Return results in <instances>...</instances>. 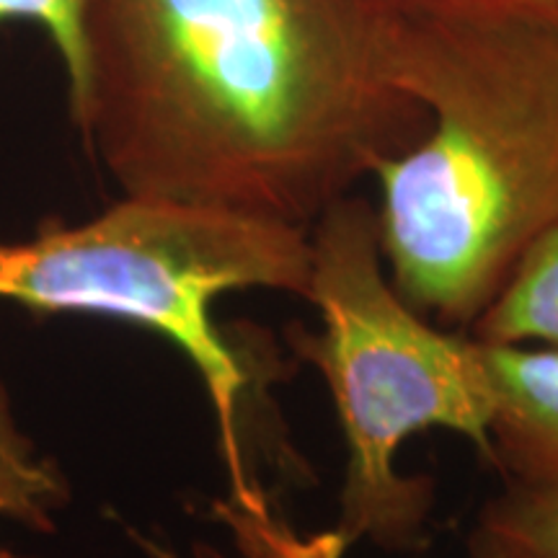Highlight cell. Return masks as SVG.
Returning a JSON list of instances; mask_svg holds the SVG:
<instances>
[{"instance_id":"cell-9","label":"cell","mask_w":558,"mask_h":558,"mask_svg":"<svg viewBox=\"0 0 558 558\" xmlns=\"http://www.w3.org/2000/svg\"><path fill=\"white\" fill-rule=\"evenodd\" d=\"M471 558H558V494L509 484L481 507Z\"/></svg>"},{"instance_id":"cell-6","label":"cell","mask_w":558,"mask_h":558,"mask_svg":"<svg viewBox=\"0 0 558 558\" xmlns=\"http://www.w3.org/2000/svg\"><path fill=\"white\" fill-rule=\"evenodd\" d=\"M471 329L473 339L488 344L558 347V220L522 254Z\"/></svg>"},{"instance_id":"cell-8","label":"cell","mask_w":558,"mask_h":558,"mask_svg":"<svg viewBox=\"0 0 558 558\" xmlns=\"http://www.w3.org/2000/svg\"><path fill=\"white\" fill-rule=\"evenodd\" d=\"M68 497L60 465L41 456L21 432L9 390L0 383V518L32 530H50L54 512L68 505Z\"/></svg>"},{"instance_id":"cell-1","label":"cell","mask_w":558,"mask_h":558,"mask_svg":"<svg viewBox=\"0 0 558 558\" xmlns=\"http://www.w3.org/2000/svg\"><path fill=\"white\" fill-rule=\"evenodd\" d=\"M70 111L124 197L311 230L427 130L396 0H81Z\"/></svg>"},{"instance_id":"cell-7","label":"cell","mask_w":558,"mask_h":558,"mask_svg":"<svg viewBox=\"0 0 558 558\" xmlns=\"http://www.w3.org/2000/svg\"><path fill=\"white\" fill-rule=\"evenodd\" d=\"M218 518L233 533L235 546L243 558H344L347 546L333 530L318 535H300L275 512L259 486L248 484L230 492L228 499L215 505ZM153 558H228L209 546H194L190 556L143 541Z\"/></svg>"},{"instance_id":"cell-10","label":"cell","mask_w":558,"mask_h":558,"mask_svg":"<svg viewBox=\"0 0 558 558\" xmlns=\"http://www.w3.org/2000/svg\"><path fill=\"white\" fill-rule=\"evenodd\" d=\"M81 0H0V24H34L47 32L65 68L68 86L81 70Z\"/></svg>"},{"instance_id":"cell-4","label":"cell","mask_w":558,"mask_h":558,"mask_svg":"<svg viewBox=\"0 0 558 558\" xmlns=\"http://www.w3.org/2000/svg\"><path fill=\"white\" fill-rule=\"evenodd\" d=\"M308 284L311 230L173 199L124 197L81 226L0 241V300L132 320L190 357L218 418L230 488L251 484L239 435L246 373L213 305L235 290L308 298Z\"/></svg>"},{"instance_id":"cell-2","label":"cell","mask_w":558,"mask_h":558,"mask_svg":"<svg viewBox=\"0 0 558 558\" xmlns=\"http://www.w3.org/2000/svg\"><path fill=\"white\" fill-rule=\"evenodd\" d=\"M407 88L427 130L373 177L393 288L473 326L558 220V21L409 11Z\"/></svg>"},{"instance_id":"cell-11","label":"cell","mask_w":558,"mask_h":558,"mask_svg":"<svg viewBox=\"0 0 558 558\" xmlns=\"http://www.w3.org/2000/svg\"><path fill=\"white\" fill-rule=\"evenodd\" d=\"M407 11L424 13H522L558 21V0H396Z\"/></svg>"},{"instance_id":"cell-5","label":"cell","mask_w":558,"mask_h":558,"mask_svg":"<svg viewBox=\"0 0 558 558\" xmlns=\"http://www.w3.org/2000/svg\"><path fill=\"white\" fill-rule=\"evenodd\" d=\"M478 347L494 401L492 463L509 484L558 494V347Z\"/></svg>"},{"instance_id":"cell-3","label":"cell","mask_w":558,"mask_h":558,"mask_svg":"<svg viewBox=\"0 0 558 558\" xmlns=\"http://www.w3.org/2000/svg\"><path fill=\"white\" fill-rule=\"evenodd\" d=\"M305 300L320 329L295 326L290 344L324 375L349 452L333 533L347 548H422L435 488L396 463L403 442L432 427L469 437L492 463L494 401L478 341L435 329L396 292L375 207L354 194L313 222Z\"/></svg>"}]
</instances>
